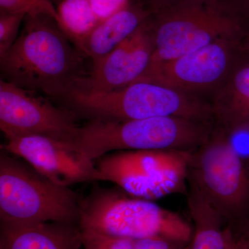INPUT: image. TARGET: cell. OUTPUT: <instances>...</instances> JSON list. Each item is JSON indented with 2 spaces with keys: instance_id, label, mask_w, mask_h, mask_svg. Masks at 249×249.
<instances>
[{
  "instance_id": "obj_1",
  "label": "cell",
  "mask_w": 249,
  "mask_h": 249,
  "mask_svg": "<svg viewBox=\"0 0 249 249\" xmlns=\"http://www.w3.org/2000/svg\"><path fill=\"white\" fill-rule=\"evenodd\" d=\"M88 57L48 14H28L12 47L0 56L1 80L52 98L81 88Z\"/></svg>"
},
{
  "instance_id": "obj_2",
  "label": "cell",
  "mask_w": 249,
  "mask_h": 249,
  "mask_svg": "<svg viewBox=\"0 0 249 249\" xmlns=\"http://www.w3.org/2000/svg\"><path fill=\"white\" fill-rule=\"evenodd\" d=\"M213 127V124L178 117L93 119L80 126L72 145L92 161L113 152L195 151L209 139Z\"/></svg>"
},
{
  "instance_id": "obj_3",
  "label": "cell",
  "mask_w": 249,
  "mask_h": 249,
  "mask_svg": "<svg viewBox=\"0 0 249 249\" xmlns=\"http://www.w3.org/2000/svg\"><path fill=\"white\" fill-rule=\"evenodd\" d=\"M76 115L89 119L137 120L178 117L213 124L211 103L163 85L138 81L107 92L74 89L64 98Z\"/></svg>"
},
{
  "instance_id": "obj_4",
  "label": "cell",
  "mask_w": 249,
  "mask_h": 249,
  "mask_svg": "<svg viewBox=\"0 0 249 249\" xmlns=\"http://www.w3.org/2000/svg\"><path fill=\"white\" fill-rule=\"evenodd\" d=\"M82 230L126 237H165L189 244L193 228L180 214L121 188H96L80 202Z\"/></svg>"
},
{
  "instance_id": "obj_5",
  "label": "cell",
  "mask_w": 249,
  "mask_h": 249,
  "mask_svg": "<svg viewBox=\"0 0 249 249\" xmlns=\"http://www.w3.org/2000/svg\"><path fill=\"white\" fill-rule=\"evenodd\" d=\"M154 49L150 64L168 61L216 41L238 40L240 14L226 0L183 1L150 16Z\"/></svg>"
},
{
  "instance_id": "obj_6",
  "label": "cell",
  "mask_w": 249,
  "mask_h": 249,
  "mask_svg": "<svg viewBox=\"0 0 249 249\" xmlns=\"http://www.w3.org/2000/svg\"><path fill=\"white\" fill-rule=\"evenodd\" d=\"M80 202L70 187L57 184L26 161L1 150L0 221L9 224L59 222L79 226Z\"/></svg>"
},
{
  "instance_id": "obj_7",
  "label": "cell",
  "mask_w": 249,
  "mask_h": 249,
  "mask_svg": "<svg viewBox=\"0 0 249 249\" xmlns=\"http://www.w3.org/2000/svg\"><path fill=\"white\" fill-rule=\"evenodd\" d=\"M188 180L220 214L226 227L249 217V171L220 127L213 124L209 139L193 152Z\"/></svg>"
},
{
  "instance_id": "obj_8",
  "label": "cell",
  "mask_w": 249,
  "mask_h": 249,
  "mask_svg": "<svg viewBox=\"0 0 249 249\" xmlns=\"http://www.w3.org/2000/svg\"><path fill=\"white\" fill-rule=\"evenodd\" d=\"M194 151L127 150L108 154L97 166L103 181L115 183L131 196L147 200L188 193Z\"/></svg>"
},
{
  "instance_id": "obj_9",
  "label": "cell",
  "mask_w": 249,
  "mask_h": 249,
  "mask_svg": "<svg viewBox=\"0 0 249 249\" xmlns=\"http://www.w3.org/2000/svg\"><path fill=\"white\" fill-rule=\"evenodd\" d=\"M76 117L43 95L0 80V129L6 139L38 135L72 144L80 126Z\"/></svg>"
},
{
  "instance_id": "obj_10",
  "label": "cell",
  "mask_w": 249,
  "mask_h": 249,
  "mask_svg": "<svg viewBox=\"0 0 249 249\" xmlns=\"http://www.w3.org/2000/svg\"><path fill=\"white\" fill-rule=\"evenodd\" d=\"M237 44V40H218L173 60L150 64L136 82H151L196 96L217 91L235 67Z\"/></svg>"
},
{
  "instance_id": "obj_11",
  "label": "cell",
  "mask_w": 249,
  "mask_h": 249,
  "mask_svg": "<svg viewBox=\"0 0 249 249\" xmlns=\"http://www.w3.org/2000/svg\"><path fill=\"white\" fill-rule=\"evenodd\" d=\"M1 150L22 159L41 175L61 186L103 181L94 161L70 142L43 136H24L6 139Z\"/></svg>"
},
{
  "instance_id": "obj_12",
  "label": "cell",
  "mask_w": 249,
  "mask_h": 249,
  "mask_svg": "<svg viewBox=\"0 0 249 249\" xmlns=\"http://www.w3.org/2000/svg\"><path fill=\"white\" fill-rule=\"evenodd\" d=\"M150 16L98 64L79 89L107 92L132 84L146 71L153 53Z\"/></svg>"
},
{
  "instance_id": "obj_13",
  "label": "cell",
  "mask_w": 249,
  "mask_h": 249,
  "mask_svg": "<svg viewBox=\"0 0 249 249\" xmlns=\"http://www.w3.org/2000/svg\"><path fill=\"white\" fill-rule=\"evenodd\" d=\"M151 14L142 3L132 0L80 38L76 45L94 66L132 35Z\"/></svg>"
},
{
  "instance_id": "obj_14",
  "label": "cell",
  "mask_w": 249,
  "mask_h": 249,
  "mask_svg": "<svg viewBox=\"0 0 249 249\" xmlns=\"http://www.w3.org/2000/svg\"><path fill=\"white\" fill-rule=\"evenodd\" d=\"M79 226L47 222L18 224L1 222L0 249H81Z\"/></svg>"
},
{
  "instance_id": "obj_15",
  "label": "cell",
  "mask_w": 249,
  "mask_h": 249,
  "mask_svg": "<svg viewBox=\"0 0 249 249\" xmlns=\"http://www.w3.org/2000/svg\"><path fill=\"white\" fill-rule=\"evenodd\" d=\"M211 104L214 125L227 130L249 127V64L233 69Z\"/></svg>"
},
{
  "instance_id": "obj_16",
  "label": "cell",
  "mask_w": 249,
  "mask_h": 249,
  "mask_svg": "<svg viewBox=\"0 0 249 249\" xmlns=\"http://www.w3.org/2000/svg\"><path fill=\"white\" fill-rule=\"evenodd\" d=\"M186 196L193 222L187 249H227L226 226L220 214L194 183H188Z\"/></svg>"
},
{
  "instance_id": "obj_17",
  "label": "cell",
  "mask_w": 249,
  "mask_h": 249,
  "mask_svg": "<svg viewBox=\"0 0 249 249\" xmlns=\"http://www.w3.org/2000/svg\"><path fill=\"white\" fill-rule=\"evenodd\" d=\"M0 12L26 15L43 13L52 16L60 24L58 13L52 0H0Z\"/></svg>"
},
{
  "instance_id": "obj_18",
  "label": "cell",
  "mask_w": 249,
  "mask_h": 249,
  "mask_svg": "<svg viewBox=\"0 0 249 249\" xmlns=\"http://www.w3.org/2000/svg\"><path fill=\"white\" fill-rule=\"evenodd\" d=\"M84 249H135L134 239L82 230Z\"/></svg>"
},
{
  "instance_id": "obj_19",
  "label": "cell",
  "mask_w": 249,
  "mask_h": 249,
  "mask_svg": "<svg viewBox=\"0 0 249 249\" xmlns=\"http://www.w3.org/2000/svg\"><path fill=\"white\" fill-rule=\"evenodd\" d=\"M27 15L0 12V56L15 43Z\"/></svg>"
},
{
  "instance_id": "obj_20",
  "label": "cell",
  "mask_w": 249,
  "mask_h": 249,
  "mask_svg": "<svg viewBox=\"0 0 249 249\" xmlns=\"http://www.w3.org/2000/svg\"><path fill=\"white\" fill-rule=\"evenodd\" d=\"M228 244L233 249H249V217L231 227H225Z\"/></svg>"
},
{
  "instance_id": "obj_21",
  "label": "cell",
  "mask_w": 249,
  "mask_h": 249,
  "mask_svg": "<svg viewBox=\"0 0 249 249\" xmlns=\"http://www.w3.org/2000/svg\"><path fill=\"white\" fill-rule=\"evenodd\" d=\"M134 245L135 249H187L188 244L156 236L134 239Z\"/></svg>"
},
{
  "instance_id": "obj_22",
  "label": "cell",
  "mask_w": 249,
  "mask_h": 249,
  "mask_svg": "<svg viewBox=\"0 0 249 249\" xmlns=\"http://www.w3.org/2000/svg\"><path fill=\"white\" fill-rule=\"evenodd\" d=\"M143 4L152 14L172 7L178 3L191 0H137Z\"/></svg>"
},
{
  "instance_id": "obj_23",
  "label": "cell",
  "mask_w": 249,
  "mask_h": 249,
  "mask_svg": "<svg viewBox=\"0 0 249 249\" xmlns=\"http://www.w3.org/2000/svg\"><path fill=\"white\" fill-rule=\"evenodd\" d=\"M232 6L236 11H237V10L240 9L242 6H243L245 11L249 14V0H240V4L234 5V6Z\"/></svg>"
},
{
  "instance_id": "obj_24",
  "label": "cell",
  "mask_w": 249,
  "mask_h": 249,
  "mask_svg": "<svg viewBox=\"0 0 249 249\" xmlns=\"http://www.w3.org/2000/svg\"><path fill=\"white\" fill-rule=\"evenodd\" d=\"M227 249H233L231 247L230 245H229V244H228L227 241Z\"/></svg>"
},
{
  "instance_id": "obj_25",
  "label": "cell",
  "mask_w": 249,
  "mask_h": 249,
  "mask_svg": "<svg viewBox=\"0 0 249 249\" xmlns=\"http://www.w3.org/2000/svg\"><path fill=\"white\" fill-rule=\"evenodd\" d=\"M247 48H248V49L249 50V38L248 42H247Z\"/></svg>"
}]
</instances>
